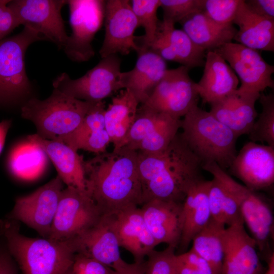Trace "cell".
Instances as JSON below:
<instances>
[{
  "instance_id": "cell-1",
  "label": "cell",
  "mask_w": 274,
  "mask_h": 274,
  "mask_svg": "<svg viewBox=\"0 0 274 274\" xmlns=\"http://www.w3.org/2000/svg\"><path fill=\"white\" fill-rule=\"evenodd\" d=\"M137 152L143 204L152 199L183 203L189 189L203 179L202 163L181 133L161 151Z\"/></svg>"
},
{
  "instance_id": "cell-2",
  "label": "cell",
  "mask_w": 274,
  "mask_h": 274,
  "mask_svg": "<svg viewBox=\"0 0 274 274\" xmlns=\"http://www.w3.org/2000/svg\"><path fill=\"white\" fill-rule=\"evenodd\" d=\"M86 190L104 215L141 206L138 152L124 146L83 160Z\"/></svg>"
},
{
  "instance_id": "cell-3",
  "label": "cell",
  "mask_w": 274,
  "mask_h": 274,
  "mask_svg": "<svg viewBox=\"0 0 274 274\" xmlns=\"http://www.w3.org/2000/svg\"><path fill=\"white\" fill-rule=\"evenodd\" d=\"M0 228L22 274H62L71 267L76 254L72 238L29 237L21 233L18 221L7 218L0 219Z\"/></svg>"
},
{
  "instance_id": "cell-4",
  "label": "cell",
  "mask_w": 274,
  "mask_h": 274,
  "mask_svg": "<svg viewBox=\"0 0 274 274\" xmlns=\"http://www.w3.org/2000/svg\"><path fill=\"white\" fill-rule=\"evenodd\" d=\"M183 117L180 133L202 166L215 162L224 170L229 168L237 153L235 133L198 105Z\"/></svg>"
},
{
  "instance_id": "cell-5",
  "label": "cell",
  "mask_w": 274,
  "mask_h": 274,
  "mask_svg": "<svg viewBox=\"0 0 274 274\" xmlns=\"http://www.w3.org/2000/svg\"><path fill=\"white\" fill-rule=\"evenodd\" d=\"M96 103L75 98L53 88L45 99H28L21 107V115L34 124L39 136L56 141L76 129Z\"/></svg>"
},
{
  "instance_id": "cell-6",
  "label": "cell",
  "mask_w": 274,
  "mask_h": 274,
  "mask_svg": "<svg viewBox=\"0 0 274 274\" xmlns=\"http://www.w3.org/2000/svg\"><path fill=\"white\" fill-rule=\"evenodd\" d=\"M45 40L24 26L18 34L0 40V106L20 105L31 96L32 87L25 70V55L30 45Z\"/></svg>"
},
{
  "instance_id": "cell-7",
  "label": "cell",
  "mask_w": 274,
  "mask_h": 274,
  "mask_svg": "<svg viewBox=\"0 0 274 274\" xmlns=\"http://www.w3.org/2000/svg\"><path fill=\"white\" fill-rule=\"evenodd\" d=\"M202 169L219 178L230 190L257 248L261 252L267 253L273 232V216L269 203L256 191L236 182L216 163L205 164Z\"/></svg>"
},
{
  "instance_id": "cell-8",
  "label": "cell",
  "mask_w": 274,
  "mask_h": 274,
  "mask_svg": "<svg viewBox=\"0 0 274 274\" xmlns=\"http://www.w3.org/2000/svg\"><path fill=\"white\" fill-rule=\"evenodd\" d=\"M121 59L117 55L102 58L85 75L72 79L66 73L53 81V88L75 98L92 102L103 101L115 92L122 89L120 76Z\"/></svg>"
},
{
  "instance_id": "cell-9",
  "label": "cell",
  "mask_w": 274,
  "mask_h": 274,
  "mask_svg": "<svg viewBox=\"0 0 274 274\" xmlns=\"http://www.w3.org/2000/svg\"><path fill=\"white\" fill-rule=\"evenodd\" d=\"M104 215L87 190L67 187L61 192L47 238L67 240L94 226Z\"/></svg>"
},
{
  "instance_id": "cell-10",
  "label": "cell",
  "mask_w": 274,
  "mask_h": 274,
  "mask_svg": "<svg viewBox=\"0 0 274 274\" xmlns=\"http://www.w3.org/2000/svg\"><path fill=\"white\" fill-rule=\"evenodd\" d=\"M72 33L63 50L71 60L88 61L94 55L92 42L105 18L106 1L67 0Z\"/></svg>"
},
{
  "instance_id": "cell-11",
  "label": "cell",
  "mask_w": 274,
  "mask_h": 274,
  "mask_svg": "<svg viewBox=\"0 0 274 274\" xmlns=\"http://www.w3.org/2000/svg\"><path fill=\"white\" fill-rule=\"evenodd\" d=\"M187 67L167 70L146 101L141 105L174 117H184L199 98L196 83L190 77Z\"/></svg>"
},
{
  "instance_id": "cell-12",
  "label": "cell",
  "mask_w": 274,
  "mask_h": 274,
  "mask_svg": "<svg viewBox=\"0 0 274 274\" xmlns=\"http://www.w3.org/2000/svg\"><path fill=\"white\" fill-rule=\"evenodd\" d=\"M63 184L57 176L31 194L18 197L6 218L22 222L43 238H47L64 189Z\"/></svg>"
},
{
  "instance_id": "cell-13",
  "label": "cell",
  "mask_w": 274,
  "mask_h": 274,
  "mask_svg": "<svg viewBox=\"0 0 274 274\" xmlns=\"http://www.w3.org/2000/svg\"><path fill=\"white\" fill-rule=\"evenodd\" d=\"M67 3L66 0H14L10 1L8 6L20 25L32 29L63 49L68 36L61 11Z\"/></svg>"
},
{
  "instance_id": "cell-14",
  "label": "cell",
  "mask_w": 274,
  "mask_h": 274,
  "mask_svg": "<svg viewBox=\"0 0 274 274\" xmlns=\"http://www.w3.org/2000/svg\"><path fill=\"white\" fill-rule=\"evenodd\" d=\"M181 121L180 118L141 105L124 146L144 152L161 151L178 133Z\"/></svg>"
},
{
  "instance_id": "cell-15",
  "label": "cell",
  "mask_w": 274,
  "mask_h": 274,
  "mask_svg": "<svg viewBox=\"0 0 274 274\" xmlns=\"http://www.w3.org/2000/svg\"><path fill=\"white\" fill-rule=\"evenodd\" d=\"M214 51L237 75L241 83L238 91L260 93L267 88L273 89L274 66L265 61L258 50L231 42Z\"/></svg>"
},
{
  "instance_id": "cell-16",
  "label": "cell",
  "mask_w": 274,
  "mask_h": 274,
  "mask_svg": "<svg viewBox=\"0 0 274 274\" xmlns=\"http://www.w3.org/2000/svg\"><path fill=\"white\" fill-rule=\"evenodd\" d=\"M104 21L105 37L99 51L101 58L140 50L134 35L138 22L130 1H106Z\"/></svg>"
},
{
  "instance_id": "cell-17",
  "label": "cell",
  "mask_w": 274,
  "mask_h": 274,
  "mask_svg": "<svg viewBox=\"0 0 274 274\" xmlns=\"http://www.w3.org/2000/svg\"><path fill=\"white\" fill-rule=\"evenodd\" d=\"M228 169L252 191L267 188L274 182V148L247 142Z\"/></svg>"
},
{
  "instance_id": "cell-18",
  "label": "cell",
  "mask_w": 274,
  "mask_h": 274,
  "mask_svg": "<svg viewBox=\"0 0 274 274\" xmlns=\"http://www.w3.org/2000/svg\"><path fill=\"white\" fill-rule=\"evenodd\" d=\"M72 239L76 254L96 260L112 269L124 261L112 215H104L94 226Z\"/></svg>"
},
{
  "instance_id": "cell-19",
  "label": "cell",
  "mask_w": 274,
  "mask_h": 274,
  "mask_svg": "<svg viewBox=\"0 0 274 274\" xmlns=\"http://www.w3.org/2000/svg\"><path fill=\"white\" fill-rule=\"evenodd\" d=\"M224 256L221 274H263L255 240L244 223L225 228Z\"/></svg>"
},
{
  "instance_id": "cell-20",
  "label": "cell",
  "mask_w": 274,
  "mask_h": 274,
  "mask_svg": "<svg viewBox=\"0 0 274 274\" xmlns=\"http://www.w3.org/2000/svg\"><path fill=\"white\" fill-rule=\"evenodd\" d=\"M165 21L160 22L154 41L149 48L164 60L177 62L189 70L205 62L206 51L196 46L183 30Z\"/></svg>"
},
{
  "instance_id": "cell-21",
  "label": "cell",
  "mask_w": 274,
  "mask_h": 274,
  "mask_svg": "<svg viewBox=\"0 0 274 274\" xmlns=\"http://www.w3.org/2000/svg\"><path fill=\"white\" fill-rule=\"evenodd\" d=\"M183 203L152 199L140 207L145 222L157 245L166 244L175 249L183 228Z\"/></svg>"
},
{
  "instance_id": "cell-22",
  "label": "cell",
  "mask_w": 274,
  "mask_h": 274,
  "mask_svg": "<svg viewBox=\"0 0 274 274\" xmlns=\"http://www.w3.org/2000/svg\"><path fill=\"white\" fill-rule=\"evenodd\" d=\"M112 215L120 247L130 253L134 262H143L157 244L145 222L140 207L129 208Z\"/></svg>"
},
{
  "instance_id": "cell-23",
  "label": "cell",
  "mask_w": 274,
  "mask_h": 274,
  "mask_svg": "<svg viewBox=\"0 0 274 274\" xmlns=\"http://www.w3.org/2000/svg\"><path fill=\"white\" fill-rule=\"evenodd\" d=\"M138 59L131 70L121 72L122 89L129 90L139 104H144L167 70L166 61L149 48L140 47Z\"/></svg>"
},
{
  "instance_id": "cell-24",
  "label": "cell",
  "mask_w": 274,
  "mask_h": 274,
  "mask_svg": "<svg viewBox=\"0 0 274 274\" xmlns=\"http://www.w3.org/2000/svg\"><path fill=\"white\" fill-rule=\"evenodd\" d=\"M260 96L259 93L242 92L237 89L211 104L209 112L238 138L250 132L258 116L255 104Z\"/></svg>"
},
{
  "instance_id": "cell-25",
  "label": "cell",
  "mask_w": 274,
  "mask_h": 274,
  "mask_svg": "<svg viewBox=\"0 0 274 274\" xmlns=\"http://www.w3.org/2000/svg\"><path fill=\"white\" fill-rule=\"evenodd\" d=\"M202 76L196 83L203 104L219 100L236 89L239 80L227 62L214 51H207Z\"/></svg>"
},
{
  "instance_id": "cell-26",
  "label": "cell",
  "mask_w": 274,
  "mask_h": 274,
  "mask_svg": "<svg viewBox=\"0 0 274 274\" xmlns=\"http://www.w3.org/2000/svg\"><path fill=\"white\" fill-rule=\"evenodd\" d=\"M27 140L44 150L54 165L57 176L67 187L86 190L82 156L64 143L45 139L37 134L28 135Z\"/></svg>"
},
{
  "instance_id": "cell-27",
  "label": "cell",
  "mask_w": 274,
  "mask_h": 274,
  "mask_svg": "<svg viewBox=\"0 0 274 274\" xmlns=\"http://www.w3.org/2000/svg\"><path fill=\"white\" fill-rule=\"evenodd\" d=\"M106 109L103 101L97 102L76 129L56 141L77 152L83 150L96 154L105 152L111 143L105 124Z\"/></svg>"
},
{
  "instance_id": "cell-28",
  "label": "cell",
  "mask_w": 274,
  "mask_h": 274,
  "mask_svg": "<svg viewBox=\"0 0 274 274\" xmlns=\"http://www.w3.org/2000/svg\"><path fill=\"white\" fill-rule=\"evenodd\" d=\"M238 27L233 40L256 50L273 52L274 20L252 13L241 0L232 22Z\"/></svg>"
},
{
  "instance_id": "cell-29",
  "label": "cell",
  "mask_w": 274,
  "mask_h": 274,
  "mask_svg": "<svg viewBox=\"0 0 274 274\" xmlns=\"http://www.w3.org/2000/svg\"><path fill=\"white\" fill-rule=\"evenodd\" d=\"M210 181L204 179L188 191L183 202V228L179 247L185 250L211 219L208 192Z\"/></svg>"
},
{
  "instance_id": "cell-30",
  "label": "cell",
  "mask_w": 274,
  "mask_h": 274,
  "mask_svg": "<svg viewBox=\"0 0 274 274\" xmlns=\"http://www.w3.org/2000/svg\"><path fill=\"white\" fill-rule=\"evenodd\" d=\"M139 102L128 89L114 96L104 114L106 130L117 150L125 145L127 137L137 114Z\"/></svg>"
},
{
  "instance_id": "cell-31",
  "label": "cell",
  "mask_w": 274,
  "mask_h": 274,
  "mask_svg": "<svg viewBox=\"0 0 274 274\" xmlns=\"http://www.w3.org/2000/svg\"><path fill=\"white\" fill-rule=\"evenodd\" d=\"M179 23L192 42L205 51H214L231 42L237 31L234 24H218L202 10L188 15Z\"/></svg>"
},
{
  "instance_id": "cell-32",
  "label": "cell",
  "mask_w": 274,
  "mask_h": 274,
  "mask_svg": "<svg viewBox=\"0 0 274 274\" xmlns=\"http://www.w3.org/2000/svg\"><path fill=\"white\" fill-rule=\"evenodd\" d=\"M48 157L37 144L29 141L21 143L11 150L8 160L10 173L15 177L31 180L45 170Z\"/></svg>"
},
{
  "instance_id": "cell-33",
  "label": "cell",
  "mask_w": 274,
  "mask_h": 274,
  "mask_svg": "<svg viewBox=\"0 0 274 274\" xmlns=\"http://www.w3.org/2000/svg\"><path fill=\"white\" fill-rule=\"evenodd\" d=\"M225 225L212 218L194 237L191 250L206 260L215 274H221L224 256Z\"/></svg>"
},
{
  "instance_id": "cell-34",
  "label": "cell",
  "mask_w": 274,
  "mask_h": 274,
  "mask_svg": "<svg viewBox=\"0 0 274 274\" xmlns=\"http://www.w3.org/2000/svg\"><path fill=\"white\" fill-rule=\"evenodd\" d=\"M130 4L137 19L138 26H142L145 34L142 37V43L139 46L148 48L154 41L160 23L157 11L160 7L159 0H132Z\"/></svg>"
},
{
  "instance_id": "cell-35",
  "label": "cell",
  "mask_w": 274,
  "mask_h": 274,
  "mask_svg": "<svg viewBox=\"0 0 274 274\" xmlns=\"http://www.w3.org/2000/svg\"><path fill=\"white\" fill-rule=\"evenodd\" d=\"M258 99L262 111L248 134L249 139L252 142L265 143L274 148V95L262 94Z\"/></svg>"
},
{
  "instance_id": "cell-36",
  "label": "cell",
  "mask_w": 274,
  "mask_h": 274,
  "mask_svg": "<svg viewBox=\"0 0 274 274\" xmlns=\"http://www.w3.org/2000/svg\"><path fill=\"white\" fill-rule=\"evenodd\" d=\"M163 20L175 24L188 15L202 11L204 0H159Z\"/></svg>"
},
{
  "instance_id": "cell-37",
  "label": "cell",
  "mask_w": 274,
  "mask_h": 274,
  "mask_svg": "<svg viewBox=\"0 0 274 274\" xmlns=\"http://www.w3.org/2000/svg\"><path fill=\"white\" fill-rule=\"evenodd\" d=\"M241 0H204L202 11L221 25L233 24Z\"/></svg>"
},
{
  "instance_id": "cell-38",
  "label": "cell",
  "mask_w": 274,
  "mask_h": 274,
  "mask_svg": "<svg viewBox=\"0 0 274 274\" xmlns=\"http://www.w3.org/2000/svg\"><path fill=\"white\" fill-rule=\"evenodd\" d=\"M145 261V274H177L175 248L168 246L162 251L153 250Z\"/></svg>"
},
{
  "instance_id": "cell-39",
  "label": "cell",
  "mask_w": 274,
  "mask_h": 274,
  "mask_svg": "<svg viewBox=\"0 0 274 274\" xmlns=\"http://www.w3.org/2000/svg\"><path fill=\"white\" fill-rule=\"evenodd\" d=\"M231 195L230 191L222 181L213 175L209 189L208 200L211 218L213 220L225 224L223 209Z\"/></svg>"
},
{
  "instance_id": "cell-40",
  "label": "cell",
  "mask_w": 274,
  "mask_h": 274,
  "mask_svg": "<svg viewBox=\"0 0 274 274\" xmlns=\"http://www.w3.org/2000/svg\"><path fill=\"white\" fill-rule=\"evenodd\" d=\"M176 263L177 274H215L209 263L191 249L176 254Z\"/></svg>"
},
{
  "instance_id": "cell-41",
  "label": "cell",
  "mask_w": 274,
  "mask_h": 274,
  "mask_svg": "<svg viewBox=\"0 0 274 274\" xmlns=\"http://www.w3.org/2000/svg\"><path fill=\"white\" fill-rule=\"evenodd\" d=\"M72 274H111L112 268L100 262L76 254L70 268Z\"/></svg>"
},
{
  "instance_id": "cell-42",
  "label": "cell",
  "mask_w": 274,
  "mask_h": 274,
  "mask_svg": "<svg viewBox=\"0 0 274 274\" xmlns=\"http://www.w3.org/2000/svg\"><path fill=\"white\" fill-rule=\"evenodd\" d=\"M10 2L0 0V40L20 25L16 15L8 6Z\"/></svg>"
},
{
  "instance_id": "cell-43",
  "label": "cell",
  "mask_w": 274,
  "mask_h": 274,
  "mask_svg": "<svg viewBox=\"0 0 274 274\" xmlns=\"http://www.w3.org/2000/svg\"><path fill=\"white\" fill-rule=\"evenodd\" d=\"M244 2L252 13L264 18L274 20L273 0H247Z\"/></svg>"
},
{
  "instance_id": "cell-44",
  "label": "cell",
  "mask_w": 274,
  "mask_h": 274,
  "mask_svg": "<svg viewBox=\"0 0 274 274\" xmlns=\"http://www.w3.org/2000/svg\"><path fill=\"white\" fill-rule=\"evenodd\" d=\"M16 273L15 261L9 252L0 230V274Z\"/></svg>"
},
{
  "instance_id": "cell-45",
  "label": "cell",
  "mask_w": 274,
  "mask_h": 274,
  "mask_svg": "<svg viewBox=\"0 0 274 274\" xmlns=\"http://www.w3.org/2000/svg\"><path fill=\"white\" fill-rule=\"evenodd\" d=\"M111 274H145V261L128 263L124 260L111 269Z\"/></svg>"
},
{
  "instance_id": "cell-46",
  "label": "cell",
  "mask_w": 274,
  "mask_h": 274,
  "mask_svg": "<svg viewBox=\"0 0 274 274\" xmlns=\"http://www.w3.org/2000/svg\"><path fill=\"white\" fill-rule=\"evenodd\" d=\"M11 125V120H5L0 122V154L2 152L8 131Z\"/></svg>"
},
{
  "instance_id": "cell-47",
  "label": "cell",
  "mask_w": 274,
  "mask_h": 274,
  "mask_svg": "<svg viewBox=\"0 0 274 274\" xmlns=\"http://www.w3.org/2000/svg\"><path fill=\"white\" fill-rule=\"evenodd\" d=\"M263 274H274V254L271 253L267 258V268Z\"/></svg>"
},
{
  "instance_id": "cell-48",
  "label": "cell",
  "mask_w": 274,
  "mask_h": 274,
  "mask_svg": "<svg viewBox=\"0 0 274 274\" xmlns=\"http://www.w3.org/2000/svg\"><path fill=\"white\" fill-rule=\"evenodd\" d=\"M70 268L62 274H72Z\"/></svg>"
}]
</instances>
